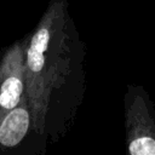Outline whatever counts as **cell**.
<instances>
[{"mask_svg": "<svg viewBox=\"0 0 155 155\" xmlns=\"http://www.w3.org/2000/svg\"><path fill=\"white\" fill-rule=\"evenodd\" d=\"M28 39L6 47L0 56V120L24 97V54Z\"/></svg>", "mask_w": 155, "mask_h": 155, "instance_id": "1", "label": "cell"}, {"mask_svg": "<svg viewBox=\"0 0 155 155\" xmlns=\"http://www.w3.org/2000/svg\"><path fill=\"white\" fill-rule=\"evenodd\" d=\"M34 127L31 113L25 97L0 120V154L12 153L22 145Z\"/></svg>", "mask_w": 155, "mask_h": 155, "instance_id": "2", "label": "cell"}, {"mask_svg": "<svg viewBox=\"0 0 155 155\" xmlns=\"http://www.w3.org/2000/svg\"><path fill=\"white\" fill-rule=\"evenodd\" d=\"M132 155H155V139L149 136L134 138L128 147Z\"/></svg>", "mask_w": 155, "mask_h": 155, "instance_id": "3", "label": "cell"}]
</instances>
